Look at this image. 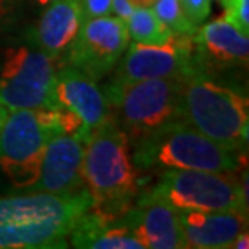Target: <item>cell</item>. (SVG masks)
Segmentation results:
<instances>
[{
    "mask_svg": "<svg viewBox=\"0 0 249 249\" xmlns=\"http://www.w3.org/2000/svg\"><path fill=\"white\" fill-rule=\"evenodd\" d=\"M91 207L86 188L71 194L29 191L0 197V249L67 248L74 223Z\"/></svg>",
    "mask_w": 249,
    "mask_h": 249,
    "instance_id": "1",
    "label": "cell"
},
{
    "mask_svg": "<svg viewBox=\"0 0 249 249\" xmlns=\"http://www.w3.org/2000/svg\"><path fill=\"white\" fill-rule=\"evenodd\" d=\"M84 188L92 197V207L112 217H120L138 197V168L129 141L112 118L97 126L84 146Z\"/></svg>",
    "mask_w": 249,
    "mask_h": 249,
    "instance_id": "2",
    "label": "cell"
},
{
    "mask_svg": "<svg viewBox=\"0 0 249 249\" xmlns=\"http://www.w3.org/2000/svg\"><path fill=\"white\" fill-rule=\"evenodd\" d=\"M60 133L76 134L84 142L89 139L81 122L62 107L8 113L0 129V168L13 186L29 189L36 183L47 142Z\"/></svg>",
    "mask_w": 249,
    "mask_h": 249,
    "instance_id": "3",
    "label": "cell"
},
{
    "mask_svg": "<svg viewBox=\"0 0 249 249\" xmlns=\"http://www.w3.org/2000/svg\"><path fill=\"white\" fill-rule=\"evenodd\" d=\"M185 78H149L131 83H108L104 88L113 120L126 134L129 146L159 129L185 122Z\"/></svg>",
    "mask_w": 249,
    "mask_h": 249,
    "instance_id": "4",
    "label": "cell"
},
{
    "mask_svg": "<svg viewBox=\"0 0 249 249\" xmlns=\"http://www.w3.org/2000/svg\"><path fill=\"white\" fill-rule=\"evenodd\" d=\"M138 170H206L233 173L243 165L241 151L212 141L188 122H177L134 144Z\"/></svg>",
    "mask_w": 249,
    "mask_h": 249,
    "instance_id": "5",
    "label": "cell"
},
{
    "mask_svg": "<svg viewBox=\"0 0 249 249\" xmlns=\"http://www.w3.org/2000/svg\"><path fill=\"white\" fill-rule=\"evenodd\" d=\"M249 104L240 91L196 71L183 81L185 122L231 151H245L249 138Z\"/></svg>",
    "mask_w": 249,
    "mask_h": 249,
    "instance_id": "6",
    "label": "cell"
},
{
    "mask_svg": "<svg viewBox=\"0 0 249 249\" xmlns=\"http://www.w3.org/2000/svg\"><path fill=\"white\" fill-rule=\"evenodd\" d=\"M152 194L180 211L248 213V180H238L228 172L162 170Z\"/></svg>",
    "mask_w": 249,
    "mask_h": 249,
    "instance_id": "7",
    "label": "cell"
},
{
    "mask_svg": "<svg viewBox=\"0 0 249 249\" xmlns=\"http://www.w3.org/2000/svg\"><path fill=\"white\" fill-rule=\"evenodd\" d=\"M57 58L28 46L5 51L0 67V102L8 110L55 108Z\"/></svg>",
    "mask_w": 249,
    "mask_h": 249,
    "instance_id": "8",
    "label": "cell"
},
{
    "mask_svg": "<svg viewBox=\"0 0 249 249\" xmlns=\"http://www.w3.org/2000/svg\"><path fill=\"white\" fill-rule=\"evenodd\" d=\"M129 44L126 23L117 17H101L83 21L63 65L73 67L94 81H101L120 62Z\"/></svg>",
    "mask_w": 249,
    "mask_h": 249,
    "instance_id": "9",
    "label": "cell"
},
{
    "mask_svg": "<svg viewBox=\"0 0 249 249\" xmlns=\"http://www.w3.org/2000/svg\"><path fill=\"white\" fill-rule=\"evenodd\" d=\"M110 83H131L149 78H186L199 71L194 60L193 36L173 33L172 39L160 46L133 42L117 63Z\"/></svg>",
    "mask_w": 249,
    "mask_h": 249,
    "instance_id": "10",
    "label": "cell"
},
{
    "mask_svg": "<svg viewBox=\"0 0 249 249\" xmlns=\"http://www.w3.org/2000/svg\"><path fill=\"white\" fill-rule=\"evenodd\" d=\"M122 222L142 243L144 249L186 248L180 213L151 191L139 196L136 204L122 215Z\"/></svg>",
    "mask_w": 249,
    "mask_h": 249,
    "instance_id": "11",
    "label": "cell"
},
{
    "mask_svg": "<svg viewBox=\"0 0 249 249\" xmlns=\"http://www.w3.org/2000/svg\"><path fill=\"white\" fill-rule=\"evenodd\" d=\"M84 146L86 142L76 134H55L47 142L37 180L29 191L71 194L84 189Z\"/></svg>",
    "mask_w": 249,
    "mask_h": 249,
    "instance_id": "12",
    "label": "cell"
},
{
    "mask_svg": "<svg viewBox=\"0 0 249 249\" xmlns=\"http://www.w3.org/2000/svg\"><path fill=\"white\" fill-rule=\"evenodd\" d=\"M193 42L199 71L213 74L248 67L249 39L233 28L223 15L197 28Z\"/></svg>",
    "mask_w": 249,
    "mask_h": 249,
    "instance_id": "13",
    "label": "cell"
},
{
    "mask_svg": "<svg viewBox=\"0 0 249 249\" xmlns=\"http://www.w3.org/2000/svg\"><path fill=\"white\" fill-rule=\"evenodd\" d=\"M55 101L58 107L81 122L88 136H91L94 129L106 120L112 118L110 104L104 89L97 86V81L68 65H62L57 70Z\"/></svg>",
    "mask_w": 249,
    "mask_h": 249,
    "instance_id": "14",
    "label": "cell"
},
{
    "mask_svg": "<svg viewBox=\"0 0 249 249\" xmlns=\"http://www.w3.org/2000/svg\"><path fill=\"white\" fill-rule=\"evenodd\" d=\"M178 213L186 248L231 249L235 238L248 230V213L243 212L180 211Z\"/></svg>",
    "mask_w": 249,
    "mask_h": 249,
    "instance_id": "15",
    "label": "cell"
},
{
    "mask_svg": "<svg viewBox=\"0 0 249 249\" xmlns=\"http://www.w3.org/2000/svg\"><path fill=\"white\" fill-rule=\"evenodd\" d=\"M81 24L83 12L79 0H53L46 7L34 29V42L39 51L58 60L71 47Z\"/></svg>",
    "mask_w": 249,
    "mask_h": 249,
    "instance_id": "16",
    "label": "cell"
},
{
    "mask_svg": "<svg viewBox=\"0 0 249 249\" xmlns=\"http://www.w3.org/2000/svg\"><path fill=\"white\" fill-rule=\"evenodd\" d=\"M70 241L83 249H144L120 217H112L96 207L86 211L74 223Z\"/></svg>",
    "mask_w": 249,
    "mask_h": 249,
    "instance_id": "17",
    "label": "cell"
},
{
    "mask_svg": "<svg viewBox=\"0 0 249 249\" xmlns=\"http://www.w3.org/2000/svg\"><path fill=\"white\" fill-rule=\"evenodd\" d=\"M129 37L134 42L160 46L172 39L173 33L163 24L151 7H134L131 17L126 21Z\"/></svg>",
    "mask_w": 249,
    "mask_h": 249,
    "instance_id": "18",
    "label": "cell"
},
{
    "mask_svg": "<svg viewBox=\"0 0 249 249\" xmlns=\"http://www.w3.org/2000/svg\"><path fill=\"white\" fill-rule=\"evenodd\" d=\"M151 7L154 10V13L157 15V18L160 19L172 33L194 36L196 29L199 28V26H194V24L189 21L178 0H156Z\"/></svg>",
    "mask_w": 249,
    "mask_h": 249,
    "instance_id": "19",
    "label": "cell"
},
{
    "mask_svg": "<svg viewBox=\"0 0 249 249\" xmlns=\"http://www.w3.org/2000/svg\"><path fill=\"white\" fill-rule=\"evenodd\" d=\"M223 18L241 34L249 36V0H231L230 7L225 8Z\"/></svg>",
    "mask_w": 249,
    "mask_h": 249,
    "instance_id": "20",
    "label": "cell"
},
{
    "mask_svg": "<svg viewBox=\"0 0 249 249\" xmlns=\"http://www.w3.org/2000/svg\"><path fill=\"white\" fill-rule=\"evenodd\" d=\"M178 2L194 26L202 24L211 13V0H178Z\"/></svg>",
    "mask_w": 249,
    "mask_h": 249,
    "instance_id": "21",
    "label": "cell"
},
{
    "mask_svg": "<svg viewBox=\"0 0 249 249\" xmlns=\"http://www.w3.org/2000/svg\"><path fill=\"white\" fill-rule=\"evenodd\" d=\"M81 2L83 21L110 15L112 0H79Z\"/></svg>",
    "mask_w": 249,
    "mask_h": 249,
    "instance_id": "22",
    "label": "cell"
},
{
    "mask_svg": "<svg viewBox=\"0 0 249 249\" xmlns=\"http://www.w3.org/2000/svg\"><path fill=\"white\" fill-rule=\"evenodd\" d=\"M133 10H134V5L131 3V0H112V3H110V12H113V15L124 23L131 17Z\"/></svg>",
    "mask_w": 249,
    "mask_h": 249,
    "instance_id": "23",
    "label": "cell"
},
{
    "mask_svg": "<svg viewBox=\"0 0 249 249\" xmlns=\"http://www.w3.org/2000/svg\"><path fill=\"white\" fill-rule=\"evenodd\" d=\"M248 241H249V236H248V230H246L235 238V241H233V245H231V249H248L249 248Z\"/></svg>",
    "mask_w": 249,
    "mask_h": 249,
    "instance_id": "24",
    "label": "cell"
},
{
    "mask_svg": "<svg viewBox=\"0 0 249 249\" xmlns=\"http://www.w3.org/2000/svg\"><path fill=\"white\" fill-rule=\"evenodd\" d=\"M10 7H12V0H0V19L10 12Z\"/></svg>",
    "mask_w": 249,
    "mask_h": 249,
    "instance_id": "25",
    "label": "cell"
},
{
    "mask_svg": "<svg viewBox=\"0 0 249 249\" xmlns=\"http://www.w3.org/2000/svg\"><path fill=\"white\" fill-rule=\"evenodd\" d=\"M7 117H8V108L0 102V129H2L5 120H7Z\"/></svg>",
    "mask_w": 249,
    "mask_h": 249,
    "instance_id": "26",
    "label": "cell"
},
{
    "mask_svg": "<svg viewBox=\"0 0 249 249\" xmlns=\"http://www.w3.org/2000/svg\"><path fill=\"white\" fill-rule=\"evenodd\" d=\"M156 0H131V3L134 7H151Z\"/></svg>",
    "mask_w": 249,
    "mask_h": 249,
    "instance_id": "27",
    "label": "cell"
},
{
    "mask_svg": "<svg viewBox=\"0 0 249 249\" xmlns=\"http://www.w3.org/2000/svg\"><path fill=\"white\" fill-rule=\"evenodd\" d=\"M31 2L36 5V7H39V8H46V7H49L53 0H31Z\"/></svg>",
    "mask_w": 249,
    "mask_h": 249,
    "instance_id": "28",
    "label": "cell"
},
{
    "mask_svg": "<svg viewBox=\"0 0 249 249\" xmlns=\"http://www.w3.org/2000/svg\"><path fill=\"white\" fill-rule=\"evenodd\" d=\"M218 2L222 3V7H223V8H228V7L231 5V0H218Z\"/></svg>",
    "mask_w": 249,
    "mask_h": 249,
    "instance_id": "29",
    "label": "cell"
}]
</instances>
